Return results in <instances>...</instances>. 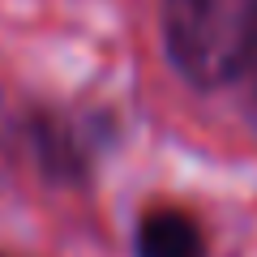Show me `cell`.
Returning <instances> with one entry per match:
<instances>
[{
	"instance_id": "obj_1",
	"label": "cell",
	"mask_w": 257,
	"mask_h": 257,
	"mask_svg": "<svg viewBox=\"0 0 257 257\" xmlns=\"http://www.w3.org/2000/svg\"><path fill=\"white\" fill-rule=\"evenodd\" d=\"M163 39L189 82H231L253 56L257 0H163Z\"/></svg>"
},
{
	"instance_id": "obj_2",
	"label": "cell",
	"mask_w": 257,
	"mask_h": 257,
	"mask_svg": "<svg viewBox=\"0 0 257 257\" xmlns=\"http://www.w3.org/2000/svg\"><path fill=\"white\" fill-rule=\"evenodd\" d=\"M138 257H206L202 227L180 210H150L138 227Z\"/></svg>"
},
{
	"instance_id": "obj_3",
	"label": "cell",
	"mask_w": 257,
	"mask_h": 257,
	"mask_svg": "<svg viewBox=\"0 0 257 257\" xmlns=\"http://www.w3.org/2000/svg\"><path fill=\"white\" fill-rule=\"evenodd\" d=\"M248 73H253V86H257V39H253V56H248Z\"/></svg>"
}]
</instances>
